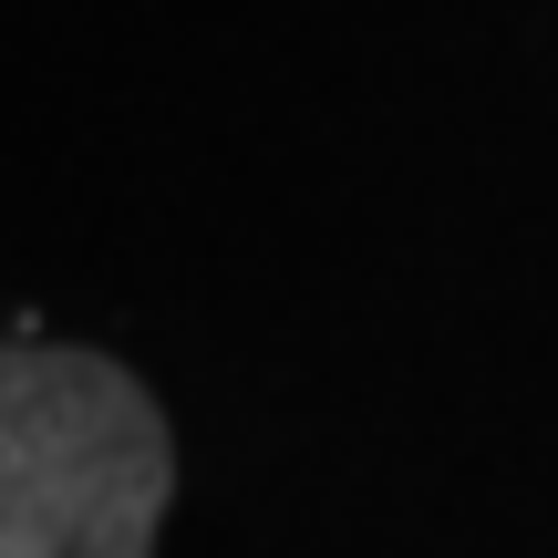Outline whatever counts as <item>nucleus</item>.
<instances>
[{
    "label": "nucleus",
    "mask_w": 558,
    "mask_h": 558,
    "mask_svg": "<svg viewBox=\"0 0 558 558\" xmlns=\"http://www.w3.org/2000/svg\"><path fill=\"white\" fill-rule=\"evenodd\" d=\"M166 403L83 341H0V558H156Z\"/></svg>",
    "instance_id": "1"
}]
</instances>
